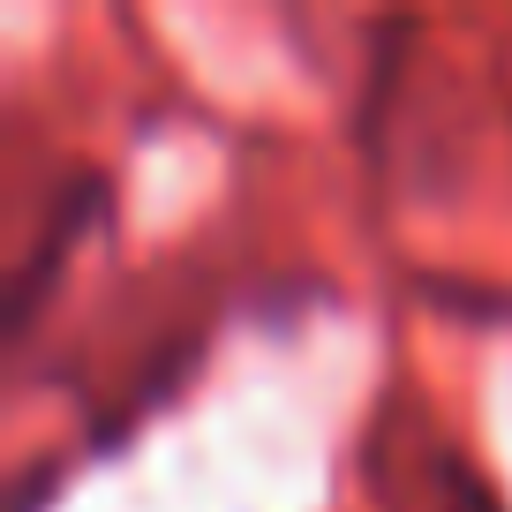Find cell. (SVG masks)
<instances>
[{
  "mask_svg": "<svg viewBox=\"0 0 512 512\" xmlns=\"http://www.w3.org/2000/svg\"><path fill=\"white\" fill-rule=\"evenodd\" d=\"M106 219V174H68L61 189L46 196V219H38V234H31V256L16 264V279H8V332H23V324L46 309V287H53V272L68 264V249H76L91 226Z\"/></svg>",
  "mask_w": 512,
  "mask_h": 512,
  "instance_id": "obj_1",
  "label": "cell"
},
{
  "mask_svg": "<svg viewBox=\"0 0 512 512\" xmlns=\"http://www.w3.org/2000/svg\"><path fill=\"white\" fill-rule=\"evenodd\" d=\"M445 512H505V505H497V490L475 475V467L445 452Z\"/></svg>",
  "mask_w": 512,
  "mask_h": 512,
  "instance_id": "obj_2",
  "label": "cell"
}]
</instances>
